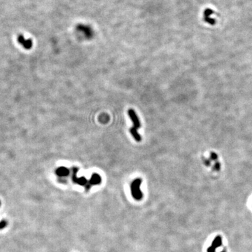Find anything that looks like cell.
<instances>
[{"label":"cell","instance_id":"obj_5","mask_svg":"<svg viewBox=\"0 0 252 252\" xmlns=\"http://www.w3.org/2000/svg\"><path fill=\"white\" fill-rule=\"evenodd\" d=\"M130 132L132 136H133V137L135 139L136 141L139 142L142 141V137L141 135H139V133H138L137 132V129L135 128V127H132L130 129Z\"/></svg>","mask_w":252,"mask_h":252},{"label":"cell","instance_id":"obj_2","mask_svg":"<svg viewBox=\"0 0 252 252\" xmlns=\"http://www.w3.org/2000/svg\"><path fill=\"white\" fill-rule=\"evenodd\" d=\"M76 30L78 32L82 33L83 35L87 39L91 38L93 35V32H92V29L90 28V27L84 25H79L77 26L76 28Z\"/></svg>","mask_w":252,"mask_h":252},{"label":"cell","instance_id":"obj_8","mask_svg":"<svg viewBox=\"0 0 252 252\" xmlns=\"http://www.w3.org/2000/svg\"><path fill=\"white\" fill-rule=\"evenodd\" d=\"M76 181H77L78 183H80V184L83 185V184H85V183H86V179L85 178H84V177H81V178L76 179Z\"/></svg>","mask_w":252,"mask_h":252},{"label":"cell","instance_id":"obj_1","mask_svg":"<svg viewBox=\"0 0 252 252\" xmlns=\"http://www.w3.org/2000/svg\"><path fill=\"white\" fill-rule=\"evenodd\" d=\"M17 40L18 43H19L24 48L27 49V50H30V49L32 48L33 43L32 41L31 40V39H25L23 35L19 34Z\"/></svg>","mask_w":252,"mask_h":252},{"label":"cell","instance_id":"obj_7","mask_svg":"<svg viewBox=\"0 0 252 252\" xmlns=\"http://www.w3.org/2000/svg\"><path fill=\"white\" fill-rule=\"evenodd\" d=\"M101 181V178L99 176L98 174H94L91 177V179H90V183H93V184H97V183H99Z\"/></svg>","mask_w":252,"mask_h":252},{"label":"cell","instance_id":"obj_4","mask_svg":"<svg viewBox=\"0 0 252 252\" xmlns=\"http://www.w3.org/2000/svg\"><path fill=\"white\" fill-rule=\"evenodd\" d=\"M140 184H141V179H137L135 181H134L132 184V191H133V195L137 199H139L142 197L141 192L139 190Z\"/></svg>","mask_w":252,"mask_h":252},{"label":"cell","instance_id":"obj_6","mask_svg":"<svg viewBox=\"0 0 252 252\" xmlns=\"http://www.w3.org/2000/svg\"><path fill=\"white\" fill-rule=\"evenodd\" d=\"M55 173H56L57 175H58L60 177H65L69 174V171L67 168H66V167H59V168L55 171Z\"/></svg>","mask_w":252,"mask_h":252},{"label":"cell","instance_id":"obj_3","mask_svg":"<svg viewBox=\"0 0 252 252\" xmlns=\"http://www.w3.org/2000/svg\"><path fill=\"white\" fill-rule=\"evenodd\" d=\"M127 113H128L130 118L132 122H133V127H135L136 129H138L139 128V127H141V123H140L139 121V118H138L137 113L135 111L133 110V109H129L128 111H127Z\"/></svg>","mask_w":252,"mask_h":252},{"label":"cell","instance_id":"obj_9","mask_svg":"<svg viewBox=\"0 0 252 252\" xmlns=\"http://www.w3.org/2000/svg\"><path fill=\"white\" fill-rule=\"evenodd\" d=\"M7 226V222L4 221H3L2 222L0 223V229H2L4 228H5V227Z\"/></svg>","mask_w":252,"mask_h":252},{"label":"cell","instance_id":"obj_10","mask_svg":"<svg viewBox=\"0 0 252 252\" xmlns=\"http://www.w3.org/2000/svg\"><path fill=\"white\" fill-rule=\"evenodd\" d=\"M0 204H1V202H0Z\"/></svg>","mask_w":252,"mask_h":252}]
</instances>
